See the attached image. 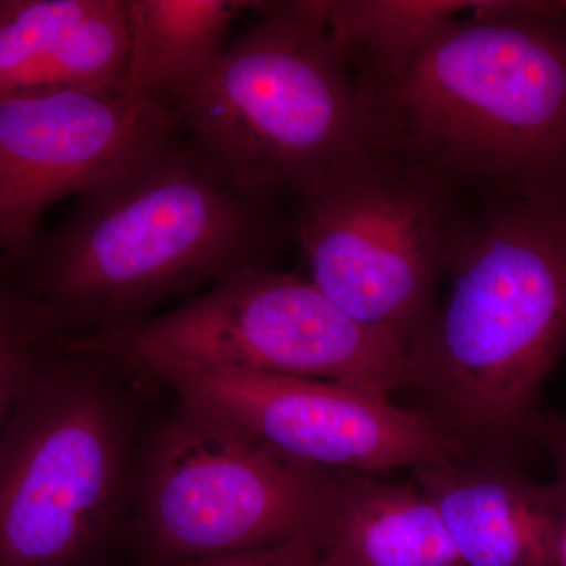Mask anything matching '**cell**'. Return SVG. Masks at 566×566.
<instances>
[{
  "label": "cell",
  "instance_id": "3957f363",
  "mask_svg": "<svg viewBox=\"0 0 566 566\" xmlns=\"http://www.w3.org/2000/svg\"><path fill=\"white\" fill-rule=\"evenodd\" d=\"M446 277L406 349V387L465 449L505 444L565 353L566 197H472Z\"/></svg>",
  "mask_w": 566,
  "mask_h": 566
},
{
  "label": "cell",
  "instance_id": "52a82bcc",
  "mask_svg": "<svg viewBox=\"0 0 566 566\" xmlns=\"http://www.w3.org/2000/svg\"><path fill=\"white\" fill-rule=\"evenodd\" d=\"M128 374L153 359L322 379L389 397L408 385L403 346L354 322L311 281L270 264L238 271L167 314L59 340Z\"/></svg>",
  "mask_w": 566,
  "mask_h": 566
},
{
  "label": "cell",
  "instance_id": "d6986e66",
  "mask_svg": "<svg viewBox=\"0 0 566 566\" xmlns=\"http://www.w3.org/2000/svg\"><path fill=\"white\" fill-rule=\"evenodd\" d=\"M558 562L560 566H566V521L562 528L560 545H558Z\"/></svg>",
  "mask_w": 566,
  "mask_h": 566
},
{
  "label": "cell",
  "instance_id": "8992f818",
  "mask_svg": "<svg viewBox=\"0 0 566 566\" xmlns=\"http://www.w3.org/2000/svg\"><path fill=\"white\" fill-rule=\"evenodd\" d=\"M472 197L375 139L294 207L308 281L406 352L438 303Z\"/></svg>",
  "mask_w": 566,
  "mask_h": 566
},
{
  "label": "cell",
  "instance_id": "4fadbf2b",
  "mask_svg": "<svg viewBox=\"0 0 566 566\" xmlns=\"http://www.w3.org/2000/svg\"><path fill=\"white\" fill-rule=\"evenodd\" d=\"M300 539L308 566H463L416 483L337 471L322 517Z\"/></svg>",
  "mask_w": 566,
  "mask_h": 566
},
{
  "label": "cell",
  "instance_id": "ac0fdd59",
  "mask_svg": "<svg viewBox=\"0 0 566 566\" xmlns=\"http://www.w3.org/2000/svg\"><path fill=\"white\" fill-rule=\"evenodd\" d=\"M528 431L542 439L557 468V476L551 485L566 509V416H535Z\"/></svg>",
  "mask_w": 566,
  "mask_h": 566
},
{
  "label": "cell",
  "instance_id": "9a60e30c",
  "mask_svg": "<svg viewBox=\"0 0 566 566\" xmlns=\"http://www.w3.org/2000/svg\"><path fill=\"white\" fill-rule=\"evenodd\" d=\"M479 0H329V29L357 84L394 69Z\"/></svg>",
  "mask_w": 566,
  "mask_h": 566
},
{
  "label": "cell",
  "instance_id": "6da1fadb",
  "mask_svg": "<svg viewBox=\"0 0 566 566\" xmlns=\"http://www.w3.org/2000/svg\"><path fill=\"white\" fill-rule=\"evenodd\" d=\"M290 216L233 188L182 128L77 193L10 274L59 338L123 329L175 294L270 264Z\"/></svg>",
  "mask_w": 566,
  "mask_h": 566
},
{
  "label": "cell",
  "instance_id": "5b68a950",
  "mask_svg": "<svg viewBox=\"0 0 566 566\" xmlns=\"http://www.w3.org/2000/svg\"><path fill=\"white\" fill-rule=\"evenodd\" d=\"M117 368L55 346L0 431V566H106L132 499Z\"/></svg>",
  "mask_w": 566,
  "mask_h": 566
},
{
  "label": "cell",
  "instance_id": "e0dca14e",
  "mask_svg": "<svg viewBox=\"0 0 566 566\" xmlns=\"http://www.w3.org/2000/svg\"><path fill=\"white\" fill-rule=\"evenodd\" d=\"M142 566H308L300 539L283 545L232 554V556L200 558V560L156 562Z\"/></svg>",
  "mask_w": 566,
  "mask_h": 566
},
{
  "label": "cell",
  "instance_id": "5bb4252c",
  "mask_svg": "<svg viewBox=\"0 0 566 566\" xmlns=\"http://www.w3.org/2000/svg\"><path fill=\"white\" fill-rule=\"evenodd\" d=\"M128 65L122 92L177 107L208 76L227 46L241 0H123Z\"/></svg>",
  "mask_w": 566,
  "mask_h": 566
},
{
  "label": "cell",
  "instance_id": "7c38bea8",
  "mask_svg": "<svg viewBox=\"0 0 566 566\" xmlns=\"http://www.w3.org/2000/svg\"><path fill=\"white\" fill-rule=\"evenodd\" d=\"M123 0H0V102L122 91Z\"/></svg>",
  "mask_w": 566,
  "mask_h": 566
},
{
  "label": "cell",
  "instance_id": "8fae6325",
  "mask_svg": "<svg viewBox=\"0 0 566 566\" xmlns=\"http://www.w3.org/2000/svg\"><path fill=\"white\" fill-rule=\"evenodd\" d=\"M415 483L444 524L463 566H560L566 509L504 460L463 455L420 465Z\"/></svg>",
  "mask_w": 566,
  "mask_h": 566
},
{
  "label": "cell",
  "instance_id": "277c9868",
  "mask_svg": "<svg viewBox=\"0 0 566 566\" xmlns=\"http://www.w3.org/2000/svg\"><path fill=\"white\" fill-rule=\"evenodd\" d=\"M259 21L229 41L181 104V128L249 202L294 207L375 140L329 29V0L253 2Z\"/></svg>",
  "mask_w": 566,
  "mask_h": 566
},
{
  "label": "cell",
  "instance_id": "ba28073f",
  "mask_svg": "<svg viewBox=\"0 0 566 566\" xmlns=\"http://www.w3.org/2000/svg\"><path fill=\"white\" fill-rule=\"evenodd\" d=\"M335 474L178 403L133 471L134 549L145 565L304 538L322 517Z\"/></svg>",
  "mask_w": 566,
  "mask_h": 566
},
{
  "label": "cell",
  "instance_id": "7a4b0ae2",
  "mask_svg": "<svg viewBox=\"0 0 566 566\" xmlns=\"http://www.w3.org/2000/svg\"><path fill=\"white\" fill-rule=\"evenodd\" d=\"M357 87L375 139L461 192L566 197V0H479Z\"/></svg>",
  "mask_w": 566,
  "mask_h": 566
},
{
  "label": "cell",
  "instance_id": "ffe728a7",
  "mask_svg": "<svg viewBox=\"0 0 566 566\" xmlns=\"http://www.w3.org/2000/svg\"><path fill=\"white\" fill-rule=\"evenodd\" d=\"M565 353H566V342H565Z\"/></svg>",
  "mask_w": 566,
  "mask_h": 566
},
{
  "label": "cell",
  "instance_id": "2e32d148",
  "mask_svg": "<svg viewBox=\"0 0 566 566\" xmlns=\"http://www.w3.org/2000/svg\"><path fill=\"white\" fill-rule=\"evenodd\" d=\"M57 340L39 307L0 274V431Z\"/></svg>",
  "mask_w": 566,
  "mask_h": 566
},
{
  "label": "cell",
  "instance_id": "9c48e42d",
  "mask_svg": "<svg viewBox=\"0 0 566 566\" xmlns=\"http://www.w3.org/2000/svg\"><path fill=\"white\" fill-rule=\"evenodd\" d=\"M128 374L172 390L178 403L218 417L300 463L375 472L463 455L433 417L389 397L322 379L153 359Z\"/></svg>",
  "mask_w": 566,
  "mask_h": 566
},
{
  "label": "cell",
  "instance_id": "30bf717a",
  "mask_svg": "<svg viewBox=\"0 0 566 566\" xmlns=\"http://www.w3.org/2000/svg\"><path fill=\"white\" fill-rule=\"evenodd\" d=\"M180 129L177 107L122 91L0 102V274L10 275L24 259L48 208Z\"/></svg>",
  "mask_w": 566,
  "mask_h": 566
}]
</instances>
